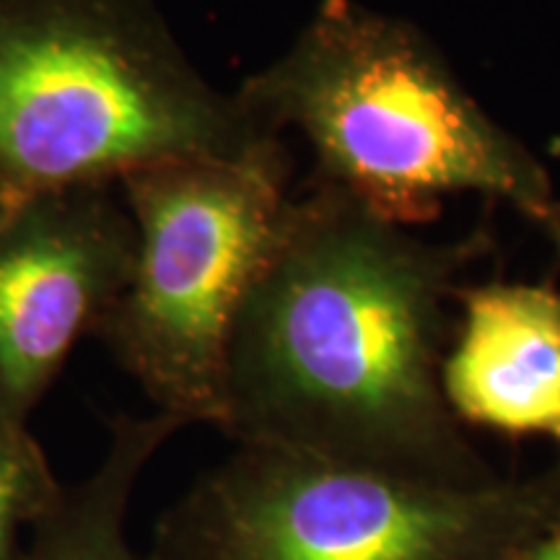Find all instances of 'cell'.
<instances>
[{
	"label": "cell",
	"mask_w": 560,
	"mask_h": 560,
	"mask_svg": "<svg viewBox=\"0 0 560 560\" xmlns=\"http://www.w3.org/2000/svg\"><path fill=\"white\" fill-rule=\"evenodd\" d=\"M462 319L441 389L462 425L560 446V289L550 280L459 285Z\"/></svg>",
	"instance_id": "52a82bcc"
},
{
	"label": "cell",
	"mask_w": 560,
	"mask_h": 560,
	"mask_svg": "<svg viewBox=\"0 0 560 560\" xmlns=\"http://www.w3.org/2000/svg\"><path fill=\"white\" fill-rule=\"evenodd\" d=\"M556 524L560 459L444 486L236 444L161 516L149 560H516Z\"/></svg>",
	"instance_id": "277c9868"
},
{
	"label": "cell",
	"mask_w": 560,
	"mask_h": 560,
	"mask_svg": "<svg viewBox=\"0 0 560 560\" xmlns=\"http://www.w3.org/2000/svg\"><path fill=\"white\" fill-rule=\"evenodd\" d=\"M58 490L60 482L32 431H0V560H24L21 532H30Z\"/></svg>",
	"instance_id": "9c48e42d"
},
{
	"label": "cell",
	"mask_w": 560,
	"mask_h": 560,
	"mask_svg": "<svg viewBox=\"0 0 560 560\" xmlns=\"http://www.w3.org/2000/svg\"><path fill=\"white\" fill-rule=\"evenodd\" d=\"M185 423L164 412L117 416L96 470L60 486L30 527L24 560H143L128 540V509L145 465Z\"/></svg>",
	"instance_id": "ba28073f"
},
{
	"label": "cell",
	"mask_w": 560,
	"mask_h": 560,
	"mask_svg": "<svg viewBox=\"0 0 560 560\" xmlns=\"http://www.w3.org/2000/svg\"><path fill=\"white\" fill-rule=\"evenodd\" d=\"M289 182L285 145L244 161H159L117 182L136 223V265L94 338L156 412L226 423L231 335L278 236Z\"/></svg>",
	"instance_id": "5b68a950"
},
{
	"label": "cell",
	"mask_w": 560,
	"mask_h": 560,
	"mask_svg": "<svg viewBox=\"0 0 560 560\" xmlns=\"http://www.w3.org/2000/svg\"><path fill=\"white\" fill-rule=\"evenodd\" d=\"M234 94L265 128L310 143L312 179L397 226L439 219L462 192L532 223L556 200L542 159L480 107L431 34L361 0H319Z\"/></svg>",
	"instance_id": "7a4b0ae2"
},
{
	"label": "cell",
	"mask_w": 560,
	"mask_h": 560,
	"mask_svg": "<svg viewBox=\"0 0 560 560\" xmlns=\"http://www.w3.org/2000/svg\"><path fill=\"white\" fill-rule=\"evenodd\" d=\"M280 145L200 73L156 0H0V192Z\"/></svg>",
	"instance_id": "3957f363"
},
{
	"label": "cell",
	"mask_w": 560,
	"mask_h": 560,
	"mask_svg": "<svg viewBox=\"0 0 560 560\" xmlns=\"http://www.w3.org/2000/svg\"><path fill=\"white\" fill-rule=\"evenodd\" d=\"M136 223L117 185L0 192V431L30 418L125 291Z\"/></svg>",
	"instance_id": "8992f818"
},
{
	"label": "cell",
	"mask_w": 560,
	"mask_h": 560,
	"mask_svg": "<svg viewBox=\"0 0 560 560\" xmlns=\"http://www.w3.org/2000/svg\"><path fill=\"white\" fill-rule=\"evenodd\" d=\"M516 560H560V524L545 532L535 545H529Z\"/></svg>",
	"instance_id": "30bf717a"
},
{
	"label": "cell",
	"mask_w": 560,
	"mask_h": 560,
	"mask_svg": "<svg viewBox=\"0 0 560 560\" xmlns=\"http://www.w3.org/2000/svg\"><path fill=\"white\" fill-rule=\"evenodd\" d=\"M537 226L545 231V236H548V240L556 244L558 252H560V198H558V195H556V200H552L550 206L545 208L542 219H540V223H537Z\"/></svg>",
	"instance_id": "8fae6325"
},
{
	"label": "cell",
	"mask_w": 560,
	"mask_h": 560,
	"mask_svg": "<svg viewBox=\"0 0 560 560\" xmlns=\"http://www.w3.org/2000/svg\"><path fill=\"white\" fill-rule=\"evenodd\" d=\"M490 249L488 229L420 240L312 179L236 317L221 431L412 480H499L441 389L446 304Z\"/></svg>",
	"instance_id": "6da1fadb"
}]
</instances>
